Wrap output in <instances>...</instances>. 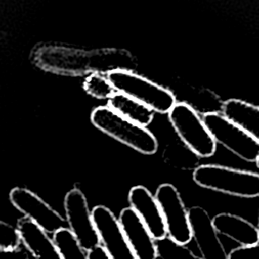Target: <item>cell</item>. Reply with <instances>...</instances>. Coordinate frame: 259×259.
<instances>
[{"label":"cell","instance_id":"cell-1","mask_svg":"<svg viewBox=\"0 0 259 259\" xmlns=\"http://www.w3.org/2000/svg\"><path fill=\"white\" fill-rule=\"evenodd\" d=\"M192 178L198 186L213 191L245 198L259 196V174L255 172L203 164L194 169Z\"/></svg>","mask_w":259,"mask_h":259},{"label":"cell","instance_id":"cell-2","mask_svg":"<svg viewBox=\"0 0 259 259\" xmlns=\"http://www.w3.org/2000/svg\"><path fill=\"white\" fill-rule=\"evenodd\" d=\"M91 121L101 132L142 154L152 155L158 149L157 139L149 130L123 117L109 106L96 107L91 113Z\"/></svg>","mask_w":259,"mask_h":259},{"label":"cell","instance_id":"cell-3","mask_svg":"<svg viewBox=\"0 0 259 259\" xmlns=\"http://www.w3.org/2000/svg\"><path fill=\"white\" fill-rule=\"evenodd\" d=\"M106 76L114 91L142 102L154 112L167 113L176 103L171 91L131 71L113 69Z\"/></svg>","mask_w":259,"mask_h":259},{"label":"cell","instance_id":"cell-4","mask_svg":"<svg viewBox=\"0 0 259 259\" xmlns=\"http://www.w3.org/2000/svg\"><path fill=\"white\" fill-rule=\"evenodd\" d=\"M169 119L179 138L194 155L207 158L214 154L217 143L202 117L190 105L184 102L175 103L169 111Z\"/></svg>","mask_w":259,"mask_h":259},{"label":"cell","instance_id":"cell-5","mask_svg":"<svg viewBox=\"0 0 259 259\" xmlns=\"http://www.w3.org/2000/svg\"><path fill=\"white\" fill-rule=\"evenodd\" d=\"M202 120L215 141L247 162L259 156V142L240 125L219 112H206Z\"/></svg>","mask_w":259,"mask_h":259},{"label":"cell","instance_id":"cell-6","mask_svg":"<svg viewBox=\"0 0 259 259\" xmlns=\"http://www.w3.org/2000/svg\"><path fill=\"white\" fill-rule=\"evenodd\" d=\"M155 197L164 218L167 237L179 244H188L192 239L188 209L177 188L170 183H163L158 186Z\"/></svg>","mask_w":259,"mask_h":259},{"label":"cell","instance_id":"cell-7","mask_svg":"<svg viewBox=\"0 0 259 259\" xmlns=\"http://www.w3.org/2000/svg\"><path fill=\"white\" fill-rule=\"evenodd\" d=\"M66 221L70 231L74 234L82 248L89 252L100 246V240L96 231L92 212L89 209L87 199L78 188L67 192L64 199Z\"/></svg>","mask_w":259,"mask_h":259},{"label":"cell","instance_id":"cell-8","mask_svg":"<svg viewBox=\"0 0 259 259\" xmlns=\"http://www.w3.org/2000/svg\"><path fill=\"white\" fill-rule=\"evenodd\" d=\"M9 199L15 208L45 232L54 234L58 230L66 228L67 221L45 200L28 189L14 187L9 192Z\"/></svg>","mask_w":259,"mask_h":259},{"label":"cell","instance_id":"cell-9","mask_svg":"<svg viewBox=\"0 0 259 259\" xmlns=\"http://www.w3.org/2000/svg\"><path fill=\"white\" fill-rule=\"evenodd\" d=\"M91 212L101 247L109 259H137L114 213L104 205L94 206Z\"/></svg>","mask_w":259,"mask_h":259},{"label":"cell","instance_id":"cell-10","mask_svg":"<svg viewBox=\"0 0 259 259\" xmlns=\"http://www.w3.org/2000/svg\"><path fill=\"white\" fill-rule=\"evenodd\" d=\"M192 239H194L200 257L203 259H228V254L219 238L212 220L201 206H192L188 209Z\"/></svg>","mask_w":259,"mask_h":259},{"label":"cell","instance_id":"cell-11","mask_svg":"<svg viewBox=\"0 0 259 259\" xmlns=\"http://www.w3.org/2000/svg\"><path fill=\"white\" fill-rule=\"evenodd\" d=\"M118 222L137 259H158L156 240L131 206L121 209Z\"/></svg>","mask_w":259,"mask_h":259},{"label":"cell","instance_id":"cell-12","mask_svg":"<svg viewBox=\"0 0 259 259\" xmlns=\"http://www.w3.org/2000/svg\"><path fill=\"white\" fill-rule=\"evenodd\" d=\"M130 206L137 212L155 240L167 237L164 218L159 203L154 194L143 186L137 185L131 188L127 194Z\"/></svg>","mask_w":259,"mask_h":259},{"label":"cell","instance_id":"cell-13","mask_svg":"<svg viewBox=\"0 0 259 259\" xmlns=\"http://www.w3.org/2000/svg\"><path fill=\"white\" fill-rule=\"evenodd\" d=\"M21 242L34 259H62L53 239L40 227L23 217L18 220L17 227Z\"/></svg>","mask_w":259,"mask_h":259},{"label":"cell","instance_id":"cell-14","mask_svg":"<svg viewBox=\"0 0 259 259\" xmlns=\"http://www.w3.org/2000/svg\"><path fill=\"white\" fill-rule=\"evenodd\" d=\"M211 220L219 235L232 239L240 246H249L259 243L257 227L242 217L222 212L211 218Z\"/></svg>","mask_w":259,"mask_h":259},{"label":"cell","instance_id":"cell-15","mask_svg":"<svg viewBox=\"0 0 259 259\" xmlns=\"http://www.w3.org/2000/svg\"><path fill=\"white\" fill-rule=\"evenodd\" d=\"M223 114L234 121L259 142V106L241 99L224 102Z\"/></svg>","mask_w":259,"mask_h":259},{"label":"cell","instance_id":"cell-16","mask_svg":"<svg viewBox=\"0 0 259 259\" xmlns=\"http://www.w3.org/2000/svg\"><path fill=\"white\" fill-rule=\"evenodd\" d=\"M108 106L123 117L145 127L154 118V111L150 107L116 91L108 99Z\"/></svg>","mask_w":259,"mask_h":259},{"label":"cell","instance_id":"cell-17","mask_svg":"<svg viewBox=\"0 0 259 259\" xmlns=\"http://www.w3.org/2000/svg\"><path fill=\"white\" fill-rule=\"evenodd\" d=\"M53 241L62 259H88V252L82 248L70 229L63 228L55 232Z\"/></svg>","mask_w":259,"mask_h":259},{"label":"cell","instance_id":"cell-18","mask_svg":"<svg viewBox=\"0 0 259 259\" xmlns=\"http://www.w3.org/2000/svg\"><path fill=\"white\" fill-rule=\"evenodd\" d=\"M156 247L159 259H203L196 256L185 245L179 244L169 237L156 240Z\"/></svg>","mask_w":259,"mask_h":259},{"label":"cell","instance_id":"cell-19","mask_svg":"<svg viewBox=\"0 0 259 259\" xmlns=\"http://www.w3.org/2000/svg\"><path fill=\"white\" fill-rule=\"evenodd\" d=\"M85 91L98 99H109L115 92L107 76L101 73H90L83 84Z\"/></svg>","mask_w":259,"mask_h":259},{"label":"cell","instance_id":"cell-20","mask_svg":"<svg viewBox=\"0 0 259 259\" xmlns=\"http://www.w3.org/2000/svg\"><path fill=\"white\" fill-rule=\"evenodd\" d=\"M21 243L20 234L17 228L0 221V251H16Z\"/></svg>","mask_w":259,"mask_h":259},{"label":"cell","instance_id":"cell-21","mask_svg":"<svg viewBox=\"0 0 259 259\" xmlns=\"http://www.w3.org/2000/svg\"><path fill=\"white\" fill-rule=\"evenodd\" d=\"M228 259H259V243L233 249L228 254Z\"/></svg>","mask_w":259,"mask_h":259},{"label":"cell","instance_id":"cell-22","mask_svg":"<svg viewBox=\"0 0 259 259\" xmlns=\"http://www.w3.org/2000/svg\"><path fill=\"white\" fill-rule=\"evenodd\" d=\"M88 259H109L104 249L101 246L94 248L88 252Z\"/></svg>","mask_w":259,"mask_h":259},{"label":"cell","instance_id":"cell-23","mask_svg":"<svg viewBox=\"0 0 259 259\" xmlns=\"http://www.w3.org/2000/svg\"><path fill=\"white\" fill-rule=\"evenodd\" d=\"M257 229H258V232H259V208H258V224H257Z\"/></svg>","mask_w":259,"mask_h":259},{"label":"cell","instance_id":"cell-24","mask_svg":"<svg viewBox=\"0 0 259 259\" xmlns=\"http://www.w3.org/2000/svg\"><path fill=\"white\" fill-rule=\"evenodd\" d=\"M255 162H256V165H257V167L259 168V156H258V158L256 159V161H255Z\"/></svg>","mask_w":259,"mask_h":259}]
</instances>
